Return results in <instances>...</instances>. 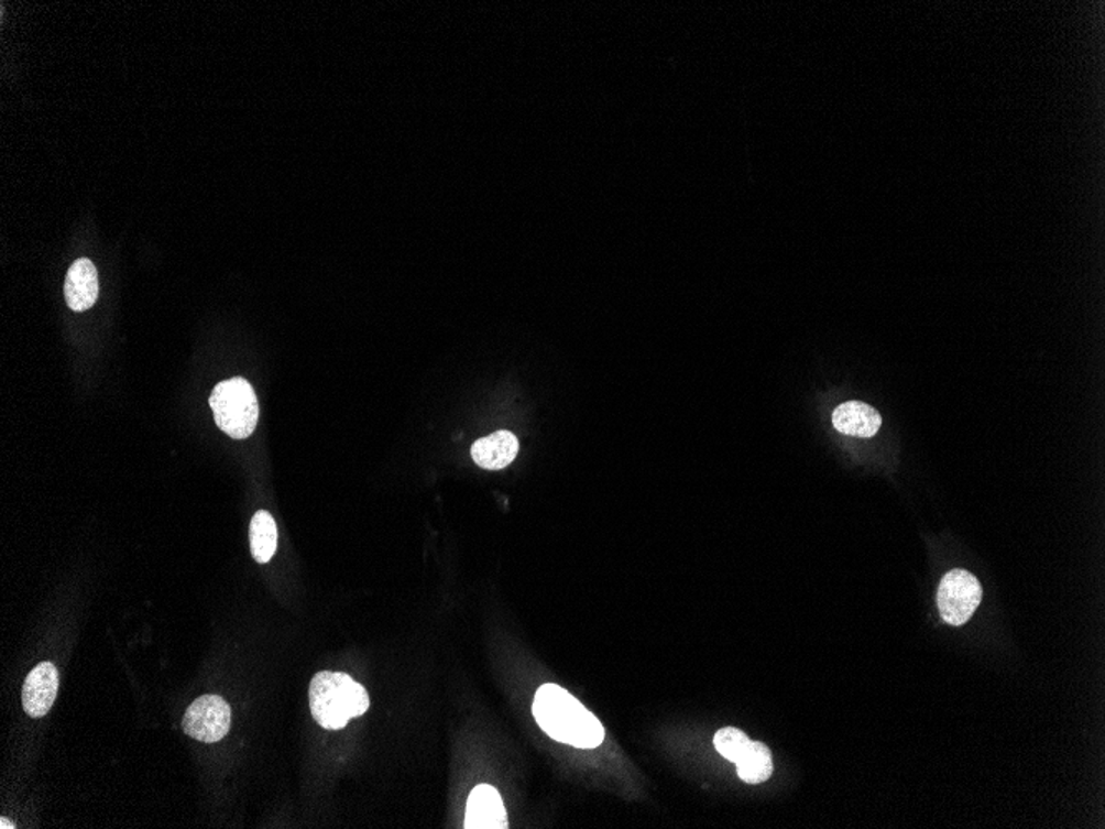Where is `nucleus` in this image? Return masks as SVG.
Returning a JSON list of instances; mask_svg holds the SVG:
<instances>
[{
  "mask_svg": "<svg viewBox=\"0 0 1105 829\" xmlns=\"http://www.w3.org/2000/svg\"><path fill=\"white\" fill-rule=\"evenodd\" d=\"M508 826L506 809L499 789L479 785L467 799V829H505Z\"/></svg>",
  "mask_w": 1105,
  "mask_h": 829,
  "instance_id": "0eeeda50",
  "label": "nucleus"
},
{
  "mask_svg": "<svg viewBox=\"0 0 1105 829\" xmlns=\"http://www.w3.org/2000/svg\"><path fill=\"white\" fill-rule=\"evenodd\" d=\"M982 585L975 575L965 570H952L943 577L937 601L947 623L963 626L982 603Z\"/></svg>",
  "mask_w": 1105,
  "mask_h": 829,
  "instance_id": "20e7f679",
  "label": "nucleus"
},
{
  "mask_svg": "<svg viewBox=\"0 0 1105 829\" xmlns=\"http://www.w3.org/2000/svg\"><path fill=\"white\" fill-rule=\"evenodd\" d=\"M98 270L88 259H78L68 270L65 281V298L74 312L90 310L98 298Z\"/></svg>",
  "mask_w": 1105,
  "mask_h": 829,
  "instance_id": "6e6552de",
  "label": "nucleus"
},
{
  "mask_svg": "<svg viewBox=\"0 0 1105 829\" xmlns=\"http://www.w3.org/2000/svg\"><path fill=\"white\" fill-rule=\"evenodd\" d=\"M311 716L327 730H341L351 719L370 709V696L360 683L344 673L324 670L311 679Z\"/></svg>",
  "mask_w": 1105,
  "mask_h": 829,
  "instance_id": "f03ea898",
  "label": "nucleus"
},
{
  "mask_svg": "<svg viewBox=\"0 0 1105 829\" xmlns=\"http://www.w3.org/2000/svg\"><path fill=\"white\" fill-rule=\"evenodd\" d=\"M750 742L752 740L746 737V733L735 729V727L720 729L715 733V737H713V745H715L716 752L732 763L739 762L740 756L748 749Z\"/></svg>",
  "mask_w": 1105,
  "mask_h": 829,
  "instance_id": "ddd939ff",
  "label": "nucleus"
},
{
  "mask_svg": "<svg viewBox=\"0 0 1105 829\" xmlns=\"http://www.w3.org/2000/svg\"><path fill=\"white\" fill-rule=\"evenodd\" d=\"M740 778L750 785L766 782L773 773V756L765 743L750 742L739 762L735 763Z\"/></svg>",
  "mask_w": 1105,
  "mask_h": 829,
  "instance_id": "f8f14e48",
  "label": "nucleus"
},
{
  "mask_svg": "<svg viewBox=\"0 0 1105 829\" xmlns=\"http://www.w3.org/2000/svg\"><path fill=\"white\" fill-rule=\"evenodd\" d=\"M833 424L846 436L873 437L883 426V416L869 404L850 401L834 410Z\"/></svg>",
  "mask_w": 1105,
  "mask_h": 829,
  "instance_id": "9d476101",
  "label": "nucleus"
},
{
  "mask_svg": "<svg viewBox=\"0 0 1105 829\" xmlns=\"http://www.w3.org/2000/svg\"><path fill=\"white\" fill-rule=\"evenodd\" d=\"M532 712L543 732L557 742L578 749H597L603 743L600 720L557 684H545L536 690Z\"/></svg>",
  "mask_w": 1105,
  "mask_h": 829,
  "instance_id": "f257e3e1",
  "label": "nucleus"
},
{
  "mask_svg": "<svg viewBox=\"0 0 1105 829\" xmlns=\"http://www.w3.org/2000/svg\"><path fill=\"white\" fill-rule=\"evenodd\" d=\"M278 530L275 520L266 510H259L250 523V549L256 564H269L276 552Z\"/></svg>",
  "mask_w": 1105,
  "mask_h": 829,
  "instance_id": "9b49d317",
  "label": "nucleus"
},
{
  "mask_svg": "<svg viewBox=\"0 0 1105 829\" xmlns=\"http://www.w3.org/2000/svg\"><path fill=\"white\" fill-rule=\"evenodd\" d=\"M216 424L232 439L252 436L259 423V401L249 381L232 378L214 388L209 400Z\"/></svg>",
  "mask_w": 1105,
  "mask_h": 829,
  "instance_id": "7ed1b4c3",
  "label": "nucleus"
},
{
  "mask_svg": "<svg viewBox=\"0 0 1105 829\" xmlns=\"http://www.w3.org/2000/svg\"><path fill=\"white\" fill-rule=\"evenodd\" d=\"M61 677L52 663H42L31 670L22 689V706L32 719H42L51 712L57 699Z\"/></svg>",
  "mask_w": 1105,
  "mask_h": 829,
  "instance_id": "423d86ee",
  "label": "nucleus"
},
{
  "mask_svg": "<svg viewBox=\"0 0 1105 829\" xmlns=\"http://www.w3.org/2000/svg\"><path fill=\"white\" fill-rule=\"evenodd\" d=\"M0 825H2V826H0V828H2V829H9V828L12 829V828H15V826L12 825V822H9L8 819H6V818L0 819Z\"/></svg>",
  "mask_w": 1105,
  "mask_h": 829,
  "instance_id": "4468645a",
  "label": "nucleus"
},
{
  "mask_svg": "<svg viewBox=\"0 0 1105 829\" xmlns=\"http://www.w3.org/2000/svg\"><path fill=\"white\" fill-rule=\"evenodd\" d=\"M519 444L515 434L510 430H499L473 443L472 459L477 466L486 470L505 469L515 460Z\"/></svg>",
  "mask_w": 1105,
  "mask_h": 829,
  "instance_id": "1a4fd4ad",
  "label": "nucleus"
},
{
  "mask_svg": "<svg viewBox=\"0 0 1105 829\" xmlns=\"http://www.w3.org/2000/svg\"><path fill=\"white\" fill-rule=\"evenodd\" d=\"M230 706L220 696H203L190 703L183 719V729L190 739L216 743L229 733Z\"/></svg>",
  "mask_w": 1105,
  "mask_h": 829,
  "instance_id": "39448f33",
  "label": "nucleus"
}]
</instances>
